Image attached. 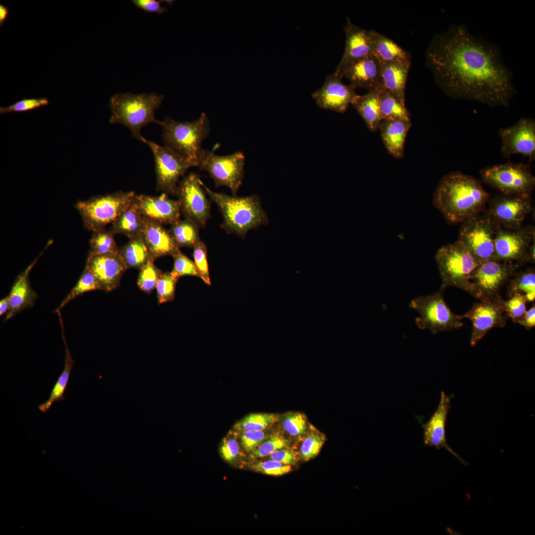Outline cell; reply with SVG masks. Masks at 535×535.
I'll return each instance as SVG.
<instances>
[{
    "label": "cell",
    "mask_w": 535,
    "mask_h": 535,
    "mask_svg": "<svg viewBox=\"0 0 535 535\" xmlns=\"http://www.w3.org/2000/svg\"><path fill=\"white\" fill-rule=\"evenodd\" d=\"M426 60L437 85L453 98L508 107L517 93L497 47L473 35L464 25L436 34Z\"/></svg>",
    "instance_id": "cell-1"
},
{
    "label": "cell",
    "mask_w": 535,
    "mask_h": 535,
    "mask_svg": "<svg viewBox=\"0 0 535 535\" xmlns=\"http://www.w3.org/2000/svg\"><path fill=\"white\" fill-rule=\"evenodd\" d=\"M490 194L475 178L459 171L450 172L439 181L433 203L448 222L462 223L480 214Z\"/></svg>",
    "instance_id": "cell-2"
},
{
    "label": "cell",
    "mask_w": 535,
    "mask_h": 535,
    "mask_svg": "<svg viewBox=\"0 0 535 535\" xmlns=\"http://www.w3.org/2000/svg\"><path fill=\"white\" fill-rule=\"evenodd\" d=\"M201 184L221 212L223 217L221 227L227 232L244 237L249 230L268 223V216L257 195L230 196L211 190L202 181Z\"/></svg>",
    "instance_id": "cell-3"
},
{
    "label": "cell",
    "mask_w": 535,
    "mask_h": 535,
    "mask_svg": "<svg viewBox=\"0 0 535 535\" xmlns=\"http://www.w3.org/2000/svg\"><path fill=\"white\" fill-rule=\"evenodd\" d=\"M163 98V95L156 93L116 94L110 98L109 122L124 125L130 129L134 138L142 142L144 138L141 129L150 123H157L155 112Z\"/></svg>",
    "instance_id": "cell-4"
},
{
    "label": "cell",
    "mask_w": 535,
    "mask_h": 535,
    "mask_svg": "<svg viewBox=\"0 0 535 535\" xmlns=\"http://www.w3.org/2000/svg\"><path fill=\"white\" fill-rule=\"evenodd\" d=\"M435 259L441 279L440 288L456 287L478 298L471 277L480 264L459 240L439 248Z\"/></svg>",
    "instance_id": "cell-5"
},
{
    "label": "cell",
    "mask_w": 535,
    "mask_h": 535,
    "mask_svg": "<svg viewBox=\"0 0 535 535\" xmlns=\"http://www.w3.org/2000/svg\"><path fill=\"white\" fill-rule=\"evenodd\" d=\"M157 123L162 129L161 136L165 146L197 162L203 149L202 144L211 130L209 118L206 113H202L198 118L192 121H179L167 117Z\"/></svg>",
    "instance_id": "cell-6"
},
{
    "label": "cell",
    "mask_w": 535,
    "mask_h": 535,
    "mask_svg": "<svg viewBox=\"0 0 535 535\" xmlns=\"http://www.w3.org/2000/svg\"><path fill=\"white\" fill-rule=\"evenodd\" d=\"M135 193L118 191L78 202L75 207L84 227L96 232L113 222L132 203Z\"/></svg>",
    "instance_id": "cell-7"
},
{
    "label": "cell",
    "mask_w": 535,
    "mask_h": 535,
    "mask_svg": "<svg viewBox=\"0 0 535 535\" xmlns=\"http://www.w3.org/2000/svg\"><path fill=\"white\" fill-rule=\"evenodd\" d=\"M444 290L440 288L432 294L419 296L411 301L410 308L420 314V317L415 320L419 328L428 329L431 333L436 334L457 329L463 326L461 315L454 314L446 303Z\"/></svg>",
    "instance_id": "cell-8"
},
{
    "label": "cell",
    "mask_w": 535,
    "mask_h": 535,
    "mask_svg": "<svg viewBox=\"0 0 535 535\" xmlns=\"http://www.w3.org/2000/svg\"><path fill=\"white\" fill-rule=\"evenodd\" d=\"M482 181L506 195L531 196L535 177L528 164L507 162L482 169Z\"/></svg>",
    "instance_id": "cell-9"
},
{
    "label": "cell",
    "mask_w": 535,
    "mask_h": 535,
    "mask_svg": "<svg viewBox=\"0 0 535 535\" xmlns=\"http://www.w3.org/2000/svg\"><path fill=\"white\" fill-rule=\"evenodd\" d=\"M197 162L198 167L209 174L216 187L225 186L236 196L244 177L245 156L242 152L220 156L203 149Z\"/></svg>",
    "instance_id": "cell-10"
},
{
    "label": "cell",
    "mask_w": 535,
    "mask_h": 535,
    "mask_svg": "<svg viewBox=\"0 0 535 535\" xmlns=\"http://www.w3.org/2000/svg\"><path fill=\"white\" fill-rule=\"evenodd\" d=\"M499 226L486 212L462 223L459 240L480 264L493 258L494 241Z\"/></svg>",
    "instance_id": "cell-11"
},
{
    "label": "cell",
    "mask_w": 535,
    "mask_h": 535,
    "mask_svg": "<svg viewBox=\"0 0 535 535\" xmlns=\"http://www.w3.org/2000/svg\"><path fill=\"white\" fill-rule=\"evenodd\" d=\"M142 142L150 148L154 155L157 190L167 195H175L179 178L189 168L197 166V162L183 157L165 145L160 146L145 138Z\"/></svg>",
    "instance_id": "cell-12"
},
{
    "label": "cell",
    "mask_w": 535,
    "mask_h": 535,
    "mask_svg": "<svg viewBox=\"0 0 535 535\" xmlns=\"http://www.w3.org/2000/svg\"><path fill=\"white\" fill-rule=\"evenodd\" d=\"M464 315L472 323L470 338L472 346L476 345L492 328L503 327L509 319L504 308V301L499 294L480 299Z\"/></svg>",
    "instance_id": "cell-13"
},
{
    "label": "cell",
    "mask_w": 535,
    "mask_h": 535,
    "mask_svg": "<svg viewBox=\"0 0 535 535\" xmlns=\"http://www.w3.org/2000/svg\"><path fill=\"white\" fill-rule=\"evenodd\" d=\"M198 174L191 172L179 182L176 193L181 212L199 228L205 227L210 216L211 204Z\"/></svg>",
    "instance_id": "cell-14"
},
{
    "label": "cell",
    "mask_w": 535,
    "mask_h": 535,
    "mask_svg": "<svg viewBox=\"0 0 535 535\" xmlns=\"http://www.w3.org/2000/svg\"><path fill=\"white\" fill-rule=\"evenodd\" d=\"M532 209L531 196L501 194L490 200L486 212L501 227L512 229L522 226Z\"/></svg>",
    "instance_id": "cell-15"
},
{
    "label": "cell",
    "mask_w": 535,
    "mask_h": 535,
    "mask_svg": "<svg viewBox=\"0 0 535 535\" xmlns=\"http://www.w3.org/2000/svg\"><path fill=\"white\" fill-rule=\"evenodd\" d=\"M518 266L517 263L493 259L480 264L471 277L478 299L499 294L501 287L516 272Z\"/></svg>",
    "instance_id": "cell-16"
},
{
    "label": "cell",
    "mask_w": 535,
    "mask_h": 535,
    "mask_svg": "<svg viewBox=\"0 0 535 535\" xmlns=\"http://www.w3.org/2000/svg\"><path fill=\"white\" fill-rule=\"evenodd\" d=\"M534 241V226L529 225L512 229L499 226L494 241L493 259L517 263L526 262L527 250Z\"/></svg>",
    "instance_id": "cell-17"
},
{
    "label": "cell",
    "mask_w": 535,
    "mask_h": 535,
    "mask_svg": "<svg viewBox=\"0 0 535 535\" xmlns=\"http://www.w3.org/2000/svg\"><path fill=\"white\" fill-rule=\"evenodd\" d=\"M501 139L500 152L507 159L515 154L527 157L530 161L535 159V120L521 118L514 125L501 128L498 132Z\"/></svg>",
    "instance_id": "cell-18"
},
{
    "label": "cell",
    "mask_w": 535,
    "mask_h": 535,
    "mask_svg": "<svg viewBox=\"0 0 535 535\" xmlns=\"http://www.w3.org/2000/svg\"><path fill=\"white\" fill-rule=\"evenodd\" d=\"M342 79L335 72L326 77L322 87L312 94L319 107L339 113L346 110L357 94L353 86L344 84Z\"/></svg>",
    "instance_id": "cell-19"
},
{
    "label": "cell",
    "mask_w": 535,
    "mask_h": 535,
    "mask_svg": "<svg viewBox=\"0 0 535 535\" xmlns=\"http://www.w3.org/2000/svg\"><path fill=\"white\" fill-rule=\"evenodd\" d=\"M334 72L342 78L347 79L355 89L364 88L369 91L382 87L380 64L373 54L338 65Z\"/></svg>",
    "instance_id": "cell-20"
},
{
    "label": "cell",
    "mask_w": 535,
    "mask_h": 535,
    "mask_svg": "<svg viewBox=\"0 0 535 535\" xmlns=\"http://www.w3.org/2000/svg\"><path fill=\"white\" fill-rule=\"evenodd\" d=\"M134 201L144 217L162 225L180 219L179 200L170 199L164 193L156 196L136 194Z\"/></svg>",
    "instance_id": "cell-21"
},
{
    "label": "cell",
    "mask_w": 535,
    "mask_h": 535,
    "mask_svg": "<svg viewBox=\"0 0 535 535\" xmlns=\"http://www.w3.org/2000/svg\"><path fill=\"white\" fill-rule=\"evenodd\" d=\"M451 408V397L441 391L437 408L429 420L422 424L423 441L425 445L439 450L444 448L454 456L463 464L466 463L449 446L446 438V423Z\"/></svg>",
    "instance_id": "cell-22"
},
{
    "label": "cell",
    "mask_w": 535,
    "mask_h": 535,
    "mask_svg": "<svg viewBox=\"0 0 535 535\" xmlns=\"http://www.w3.org/2000/svg\"><path fill=\"white\" fill-rule=\"evenodd\" d=\"M86 265L94 273L101 290L108 292L117 288L127 269L118 254L88 256Z\"/></svg>",
    "instance_id": "cell-23"
},
{
    "label": "cell",
    "mask_w": 535,
    "mask_h": 535,
    "mask_svg": "<svg viewBox=\"0 0 535 535\" xmlns=\"http://www.w3.org/2000/svg\"><path fill=\"white\" fill-rule=\"evenodd\" d=\"M50 241L44 249L51 245ZM35 259L21 273L16 277L9 293V307L7 313L5 316L4 321L11 319L16 314L23 310L33 306L38 298L37 293L31 288L29 281V274L31 269L36 264L44 251Z\"/></svg>",
    "instance_id": "cell-24"
},
{
    "label": "cell",
    "mask_w": 535,
    "mask_h": 535,
    "mask_svg": "<svg viewBox=\"0 0 535 535\" xmlns=\"http://www.w3.org/2000/svg\"><path fill=\"white\" fill-rule=\"evenodd\" d=\"M143 236L150 257L154 261L165 256H172L180 250L169 230L145 217Z\"/></svg>",
    "instance_id": "cell-25"
},
{
    "label": "cell",
    "mask_w": 535,
    "mask_h": 535,
    "mask_svg": "<svg viewBox=\"0 0 535 535\" xmlns=\"http://www.w3.org/2000/svg\"><path fill=\"white\" fill-rule=\"evenodd\" d=\"M344 31L346 35L344 52L338 65H342L372 55L369 30L358 27L347 17Z\"/></svg>",
    "instance_id": "cell-26"
},
{
    "label": "cell",
    "mask_w": 535,
    "mask_h": 535,
    "mask_svg": "<svg viewBox=\"0 0 535 535\" xmlns=\"http://www.w3.org/2000/svg\"><path fill=\"white\" fill-rule=\"evenodd\" d=\"M411 121L384 119L379 125L381 137L388 153L396 159L404 156L406 137L411 127Z\"/></svg>",
    "instance_id": "cell-27"
},
{
    "label": "cell",
    "mask_w": 535,
    "mask_h": 535,
    "mask_svg": "<svg viewBox=\"0 0 535 535\" xmlns=\"http://www.w3.org/2000/svg\"><path fill=\"white\" fill-rule=\"evenodd\" d=\"M372 54L380 63H411L410 54L384 35L369 30Z\"/></svg>",
    "instance_id": "cell-28"
},
{
    "label": "cell",
    "mask_w": 535,
    "mask_h": 535,
    "mask_svg": "<svg viewBox=\"0 0 535 535\" xmlns=\"http://www.w3.org/2000/svg\"><path fill=\"white\" fill-rule=\"evenodd\" d=\"M382 87L405 105V90L411 63H380Z\"/></svg>",
    "instance_id": "cell-29"
},
{
    "label": "cell",
    "mask_w": 535,
    "mask_h": 535,
    "mask_svg": "<svg viewBox=\"0 0 535 535\" xmlns=\"http://www.w3.org/2000/svg\"><path fill=\"white\" fill-rule=\"evenodd\" d=\"M379 89L369 90L363 95H357L351 103L371 132L379 129L382 121Z\"/></svg>",
    "instance_id": "cell-30"
},
{
    "label": "cell",
    "mask_w": 535,
    "mask_h": 535,
    "mask_svg": "<svg viewBox=\"0 0 535 535\" xmlns=\"http://www.w3.org/2000/svg\"><path fill=\"white\" fill-rule=\"evenodd\" d=\"M56 313L59 319L61 337L65 347L64 368L53 388L49 398L38 406L39 409L42 412H46L54 402L65 399L63 394L75 363L66 343L60 311H57Z\"/></svg>",
    "instance_id": "cell-31"
},
{
    "label": "cell",
    "mask_w": 535,
    "mask_h": 535,
    "mask_svg": "<svg viewBox=\"0 0 535 535\" xmlns=\"http://www.w3.org/2000/svg\"><path fill=\"white\" fill-rule=\"evenodd\" d=\"M111 224L109 230L113 234L123 235L130 239L143 235L144 217L133 200L131 205Z\"/></svg>",
    "instance_id": "cell-32"
},
{
    "label": "cell",
    "mask_w": 535,
    "mask_h": 535,
    "mask_svg": "<svg viewBox=\"0 0 535 535\" xmlns=\"http://www.w3.org/2000/svg\"><path fill=\"white\" fill-rule=\"evenodd\" d=\"M118 255L127 269H140L150 257L143 235L130 238L125 245L119 248Z\"/></svg>",
    "instance_id": "cell-33"
},
{
    "label": "cell",
    "mask_w": 535,
    "mask_h": 535,
    "mask_svg": "<svg viewBox=\"0 0 535 535\" xmlns=\"http://www.w3.org/2000/svg\"><path fill=\"white\" fill-rule=\"evenodd\" d=\"M507 287L509 297L515 294L524 296L527 302H533L535 298V272L533 268L515 272Z\"/></svg>",
    "instance_id": "cell-34"
},
{
    "label": "cell",
    "mask_w": 535,
    "mask_h": 535,
    "mask_svg": "<svg viewBox=\"0 0 535 535\" xmlns=\"http://www.w3.org/2000/svg\"><path fill=\"white\" fill-rule=\"evenodd\" d=\"M380 115L384 119H402L411 121L410 114L406 106L383 87L379 89Z\"/></svg>",
    "instance_id": "cell-35"
},
{
    "label": "cell",
    "mask_w": 535,
    "mask_h": 535,
    "mask_svg": "<svg viewBox=\"0 0 535 535\" xmlns=\"http://www.w3.org/2000/svg\"><path fill=\"white\" fill-rule=\"evenodd\" d=\"M198 228L187 219H179L171 225L169 231L179 248L193 247L200 240Z\"/></svg>",
    "instance_id": "cell-36"
},
{
    "label": "cell",
    "mask_w": 535,
    "mask_h": 535,
    "mask_svg": "<svg viewBox=\"0 0 535 535\" xmlns=\"http://www.w3.org/2000/svg\"><path fill=\"white\" fill-rule=\"evenodd\" d=\"M114 235L106 228L93 232L90 240L88 256L118 254L119 248L115 242Z\"/></svg>",
    "instance_id": "cell-37"
},
{
    "label": "cell",
    "mask_w": 535,
    "mask_h": 535,
    "mask_svg": "<svg viewBox=\"0 0 535 535\" xmlns=\"http://www.w3.org/2000/svg\"><path fill=\"white\" fill-rule=\"evenodd\" d=\"M97 290H101L100 285L94 273L89 267L85 265L84 269L77 283L54 313L57 311H60L68 303L77 296L85 292Z\"/></svg>",
    "instance_id": "cell-38"
},
{
    "label": "cell",
    "mask_w": 535,
    "mask_h": 535,
    "mask_svg": "<svg viewBox=\"0 0 535 535\" xmlns=\"http://www.w3.org/2000/svg\"><path fill=\"white\" fill-rule=\"evenodd\" d=\"M277 415L268 413L250 414L235 426V428L240 432L245 431H263L277 420Z\"/></svg>",
    "instance_id": "cell-39"
},
{
    "label": "cell",
    "mask_w": 535,
    "mask_h": 535,
    "mask_svg": "<svg viewBox=\"0 0 535 535\" xmlns=\"http://www.w3.org/2000/svg\"><path fill=\"white\" fill-rule=\"evenodd\" d=\"M154 261L149 257L147 263L140 269L137 279L139 289L148 294L156 288L158 280L163 272L155 266Z\"/></svg>",
    "instance_id": "cell-40"
},
{
    "label": "cell",
    "mask_w": 535,
    "mask_h": 535,
    "mask_svg": "<svg viewBox=\"0 0 535 535\" xmlns=\"http://www.w3.org/2000/svg\"><path fill=\"white\" fill-rule=\"evenodd\" d=\"M300 448V455L304 461L315 457L320 451L325 441V436L315 429L307 431Z\"/></svg>",
    "instance_id": "cell-41"
},
{
    "label": "cell",
    "mask_w": 535,
    "mask_h": 535,
    "mask_svg": "<svg viewBox=\"0 0 535 535\" xmlns=\"http://www.w3.org/2000/svg\"><path fill=\"white\" fill-rule=\"evenodd\" d=\"M178 280V278L174 277L171 272L162 273L156 287L159 304L174 300Z\"/></svg>",
    "instance_id": "cell-42"
},
{
    "label": "cell",
    "mask_w": 535,
    "mask_h": 535,
    "mask_svg": "<svg viewBox=\"0 0 535 535\" xmlns=\"http://www.w3.org/2000/svg\"><path fill=\"white\" fill-rule=\"evenodd\" d=\"M289 444V440L282 435L274 434L258 446L250 453V458L254 459L269 456L278 449L287 447Z\"/></svg>",
    "instance_id": "cell-43"
},
{
    "label": "cell",
    "mask_w": 535,
    "mask_h": 535,
    "mask_svg": "<svg viewBox=\"0 0 535 535\" xmlns=\"http://www.w3.org/2000/svg\"><path fill=\"white\" fill-rule=\"evenodd\" d=\"M285 431L292 436H300L308 431L306 416L301 413L290 412L285 414L282 420Z\"/></svg>",
    "instance_id": "cell-44"
},
{
    "label": "cell",
    "mask_w": 535,
    "mask_h": 535,
    "mask_svg": "<svg viewBox=\"0 0 535 535\" xmlns=\"http://www.w3.org/2000/svg\"><path fill=\"white\" fill-rule=\"evenodd\" d=\"M172 257L174 264L173 268L170 272L174 277L179 279L181 276L189 275L197 276L201 278L194 262L180 250Z\"/></svg>",
    "instance_id": "cell-45"
},
{
    "label": "cell",
    "mask_w": 535,
    "mask_h": 535,
    "mask_svg": "<svg viewBox=\"0 0 535 535\" xmlns=\"http://www.w3.org/2000/svg\"><path fill=\"white\" fill-rule=\"evenodd\" d=\"M194 264L201 279L207 285L211 284L208 260L207 248L203 241H199L193 247Z\"/></svg>",
    "instance_id": "cell-46"
},
{
    "label": "cell",
    "mask_w": 535,
    "mask_h": 535,
    "mask_svg": "<svg viewBox=\"0 0 535 535\" xmlns=\"http://www.w3.org/2000/svg\"><path fill=\"white\" fill-rule=\"evenodd\" d=\"M527 300L524 295L515 294L504 301L505 312L513 321L518 323L527 311Z\"/></svg>",
    "instance_id": "cell-47"
},
{
    "label": "cell",
    "mask_w": 535,
    "mask_h": 535,
    "mask_svg": "<svg viewBox=\"0 0 535 535\" xmlns=\"http://www.w3.org/2000/svg\"><path fill=\"white\" fill-rule=\"evenodd\" d=\"M48 104L49 100L45 97L23 99L7 107H0V113L6 114L26 111L46 106Z\"/></svg>",
    "instance_id": "cell-48"
},
{
    "label": "cell",
    "mask_w": 535,
    "mask_h": 535,
    "mask_svg": "<svg viewBox=\"0 0 535 535\" xmlns=\"http://www.w3.org/2000/svg\"><path fill=\"white\" fill-rule=\"evenodd\" d=\"M251 468L261 473L276 476L285 474L291 470L290 465L271 459L256 462L251 465Z\"/></svg>",
    "instance_id": "cell-49"
},
{
    "label": "cell",
    "mask_w": 535,
    "mask_h": 535,
    "mask_svg": "<svg viewBox=\"0 0 535 535\" xmlns=\"http://www.w3.org/2000/svg\"><path fill=\"white\" fill-rule=\"evenodd\" d=\"M240 446L236 439L233 436L225 437L222 442L220 452L221 457L226 461H234L240 453Z\"/></svg>",
    "instance_id": "cell-50"
},
{
    "label": "cell",
    "mask_w": 535,
    "mask_h": 535,
    "mask_svg": "<svg viewBox=\"0 0 535 535\" xmlns=\"http://www.w3.org/2000/svg\"><path fill=\"white\" fill-rule=\"evenodd\" d=\"M241 441L244 449L251 453L265 439L263 431H245L241 432Z\"/></svg>",
    "instance_id": "cell-51"
},
{
    "label": "cell",
    "mask_w": 535,
    "mask_h": 535,
    "mask_svg": "<svg viewBox=\"0 0 535 535\" xmlns=\"http://www.w3.org/2000/svg\"><path fill=\"white\" fill-rule=\"evenodd\" d=\"M269 456V459L278 461L286 465H294L297 462L296 454L293 450L287 447L278 449Z\"/></svg>",
    "instance_id": "cell-52"
},
{
    "label": "cell",
    "mask_w": 535,
    "mask_h": 535,
    "mask_svg": "<svg viewBox=\"0 0 535 535\" xmlns=\"http://www.w3.org/2000/svg\"><path fill=\"white\" fill-rule=\"evenodd\" d=\"M132 2L138 8L149 12L160 14L166 11V8L160 4V1L156 0H133Z\"/></svg>",
    "instance_id": "cell-53"
},
{
    "label": "cell",
    "mask_w": 535,
    "mask_h": 535,
    "mask_svg": "<svg viewBox=\"0 0 535 535\" xmlns=\"http://www.w3.org/2000/svg\"><path fill=\"white\" fill-rule=\"evenodd\" d=\"M524 326L527 329L533 328L535 325V304L526 311L523 317L518 322Z\"/></svg>",
    "instance_id": "cell-54"
},
{
    "label": "cell",
    "mask_w": 535,
    "mask_h": 535,
    "mask_svg": "<svg viewBox=\"0 0 535 535\" xmlns=\"http://www.w3.org/2000/svg\"><path fill=\"white\" fill-rule=\"evenodd\" d=\"M535 241L529 246L526 256V262L535 263Z\"/></svg>",
    "instance_id": "cell-55"
},
{
    "label": "cell",
    "mask_w": 535,
    "mask_h": 535,
    "mask_svg": "<svg viewBox=\"0 0 535 535\" xmlns=\"http://www.w3.org/2000/svg\"><path fill=\"white\" fill-rule=\"evenodd\" d=\"M9 307V297L8 295L0 301V316L6 314Z\"/></svg>",
    "instance_id": "cell-56"
},
{
    "label": "cell",
    "mask_w": 535,
    "mask_h": 535,
    "mask_svg": "<svg viewBox=\"0 0 535 535\" xmlns=\"http://www.w3.org/2000/svg\"><path fill=\"white\" fill-rule=\"evenodd\" d=\"M9 7L8 6L0 3V26H2L8 17Z\"/></svg>",
    "instance_id": "cell-57"
}]
</instances>
